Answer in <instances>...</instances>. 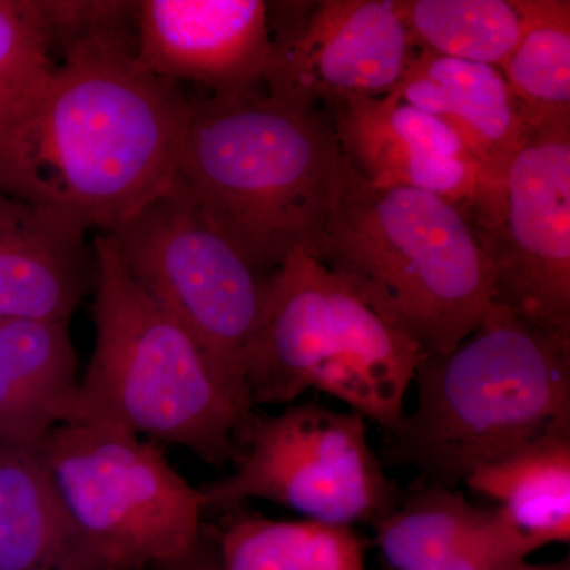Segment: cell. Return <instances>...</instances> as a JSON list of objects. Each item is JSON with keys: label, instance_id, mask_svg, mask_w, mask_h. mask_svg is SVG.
<instances>
[{"label": "cell", "instance_id": "cell-1", "mask_svg": "<svg viewBox=\"0 0 570 570\" xmlns=\"http://www.w3.org/2000/svg\"><path fill=\"white\" fill-rule=\"evenodd\" d=\"M135 2H52L62 61L14 118L0 151V193L111 232L175 178L189 102L142 69Z\"/></svg>", "mask_w": 570, "mask_h": 570}, {"label": "cell", "instance_id": "cell-2", "mask_svg": "<svg viewBox=\"0 0 570 570\" xmlns=\"http://www.w3.org/2000/svg\"><path fill=\"white\" fill-rule=\"evenodd\" d=\"M343 165L332 119L257 88L190 100L174 183L269 276L316 239Z\"/></svg>", "mask_w": 570, "mask_h": 570}, {"label": "cell", "instance_id": "cell-3", "mask_svg": "<svg viewBox=\"0 0 570 570\" xmlns=\"http://www.w3.org/2000/svg\"><path fill=\"white\" fill-rule=\"evenodd\" d=\"M307 254L428 356L455 351L491 305L466 216L436 195L367 183L344 160Z\"/></svg>", "mask_w": 570, "mask_h": 570}, {"label": "cell", "instance_id": "cell-4", "mask_svg": "<svg viewBox=\"0 0 570 570\" xmlns=\"http://www.w3.org/2000/svg\"><path fill=\"white\" fill-rule=\"evenodd\" d=\"M414 382L417 404L382 456L456 490L483 464L570 425V337L491 303L455 351L423 360Z\"/></svg>", "mask_w": 570, "mask_h": 570}, {"label": "cell", "instance_id": "cell-5", "mask_svg": "<svg viewBox=\"0 0 570 570\" xmlns=\"http://www.w3.org/2000/svg\"><path fill=\"white\" fill-rule=\"evenodd\" d=\"M96 343L63 425H102L236 463L254 415L181 325L138 287L111 236L94 239Z\"/></svg>", "mask_w": 570, "mask_h": 570}, {"label": "cell", "instance_id": "cell-6", "mask_svg": "<svg viewBox=\"0 0 570 570\" xmlns=\"http://www.w3.org/2000/svg\"><path fill=\"white\" fill-rule=\"evenodd\" d=\"M78 527L115 570L187 553L204 499L153 441L102 425L52 428L37 449Z\"/></svg>", "mask_w": 570, "mask_h": 570}, {"label": "cell", "instance_id": "cell-7", "mask_svg": "<svg viewBox=\"0 0 570 570\" xmlns=\"http://www.w3.org/2000/svg\"><path fill=\"white\" fill-rule=\"evenodd\" d=\"M104 234L111 236L138 287L181 325L219 376L250 404L243 360L261 321L269 276L255 272L175 183Z\"/></svg>", "mask_w": 570, "mask_h": 570}, {"label": "cell", "instance_id": "cell-8", "mask_svg": "<svg viewBox=\"0 0 570 570\" xmlns=\"http://www.w3.org/2000/svg\"><path fill=\"white\" fill-rule=\"evenodd\" d=\"M239 449L230 475L198 489L205 512L225 513L262 499L306 520L352 528L382 519L401 499L355 412L317 403L291 404L269 417L254 412Z\"/></svg>", "mask_w": 570, "mask_h": 570}, {"label": "cell", "instance_id": "cell-9", "mask_svg": "<svg viewBox=\"0 0 570 570\" xmlns=\"http://www.w3.org/2000/svg\"><path fill=\"white\" fill-rule=\"evenodd\" d=\"M491 269V303L570 337V129L528 135L504 181L463 209Z\"/></svg>", "mask_w": 570, "mask_h": 570}, {"label": "cell", "instance_id": "cell-10", "mask_svg": "<svg viewBox=\"0 0 570 570\" xmlns=\"http://www.w3.org/2000/svg\"><path fill=\"white\" fill-rule=\"evenodd\" d=\"M287 28L273 32L265 91L307 108L387 96L417 48L395 0L294 3Z\"/></svg>", "mask_w": 570, "mask_h": 570}, {"label": "cell", "instance_id": "cell-11", "mask_svg": "<svg viewBox=\"0 0 570 570\" xmlns=\"http://www.w3.org/2000/svg\"><path fill=\"white\" fill-rule=\"evenodd\" d=\"M343 335L335 279L296 247L268 277L261 321L243 360L250 404H294L311 389L343 401Z\"/></svg>", "mask_w": 570, "mask_h": 570}, {"label": "cell", "instance_id": "cell-12", "mask_svg": "<svg viewBox=\"0 0 570 570\" xmlns=\"http://www.w3.org/2000/svg\"><path fill=\"white\" fill-rule=\"evenodd\" d=\"M135 31L137 61L163 80L213 94L264 88L273 36L262 0L135 2Z\"/></svg>", "mask_w": 570, "mask_h": 570}, {"label": "cell", "instance_id": "cell-13", "mask_svg": "<svg viewBox=\"0 0 570 570\" xmlns=\"http://www.w3.org/2000/svg\"><path fill=\"white\" fill-rule=\"evenodd\" d=\"M330 119L344 160L374 186L423 190L460 209L498 186L448 122L389 94L344 100Z\"/></svg>", "mask_w": 570, "mask_h": 570}, {"label": "cell", "instance_id": "cell-14", "mask_svg": "<svg viewBox=\"0 0 570 570\" xmlns=\"http://www.w3.org/2000/svg\"><path fill=\"white\" fill-rule=\"evenodd\" d=\"M80 224L0 193V321L69 324L92 287Z\"/></svg>", "mask_w": 570, "mask_h": 570}, {"label": "cell", "instance_id": "cell-15", "mask_svg": "<svg viewBox=\"0 0 570 570\" xmlns=\"http://www.w3.org/2000/svg\"><path fill=\"white\" fill-rule=\"evenodd\" d=\"M389 96L448 122L493 184L504 181L509 165L528 140L519 108L497 67L417 50Z\"/></svg>", "mask_w": 570, "mask_h": 570}, {"label": "cell", "instance_id": "cell-16", "mask_svg": "<svg viewBox=\"0 0 570 570\" xmlns=\"http://www.w3.org/2000/svg\"><path fill=\"white\" fill-rule=\"evenodd\" d=\"M77 371L69 324L0 321V444L39 449L63 425L80 385Z\"/></svg>", "mask_w": 570, "mask_h": 570}, {"label": "cell", "instance_id": "cell-17", "mask_svg": "<svg viewBox=\"0 0 570 570\" xmlns=\"http://www.w3.org/2000/svg\"><path fill=\"white\" fill-rule=\"evenodd\" d=\"M0 570H115L71 517L37 449L0 444Z\"/></svg>", "mask_w": 570, "mask_h": 570}, {"label": "cell", "instance_id": "cell-18", "mask_svg": "<svg viewBox=\"0 0 570 570\" xmlns=\"http://www.w3.org/2000/svg\"><path fill=\"white\" fill-rule=\"evenodd\" d=\"M540 546L570 540V425L475 469L464 480Z\"/></svg>", "mask_w": 570, "mask_h": 570}, {"label": "cell", "instance_id": "cell-19", "mask_svg": "<svg viewBox=\"0 0 570 570\" xmlns=\"http://www.w3.org/2000/svg\"><path fill=\"white\" fill-rule=\"evenodd\" d=\"M216 531L225 570H366L365 543L351 527L266 519L239 505Z\"/></svg>", "mask_w": 570, "mask_h": 570}, {"label": "cell", "instance_id": "cell-20", "mask_svg": "<svg viewBox=\"0 0 570 570\" xmlns=\"http://www.w3.org/2000/svg\"><path fill=\"white\" fill-rule=\"evenodd\" d=\"M501 73L528 135L570 129L568 0H527L523 36Z\"/></svg>", "mask_w": 570, "mask_h": 570}, {"label": "cell", "instance_id": "cell-21", "mask_svg": "<svg viewBox=\"0 0 570 570\" xmlns=\"http://www.w3.org/2000/svg\"><path fill=\"white\" fill-rule=\"evenodd\" d=\"M417 50L501 70L520 43L527 0H395Z\"/></svg>", "mask_w": 570, "mask_h": 570}, {"label": "cell", "instance_id": "cell-22", "mask_svg": "<svg viewBox=\"0 0 570 570\" xmlns=\"http://www.w3.org/2000/svg\"><path fill=\"white\" fill-rule=\"evenodd\" d=\"M494 508H478L460 491L428 482L374 521L376 543L393 570L438 557L493 519Z\"/></svg>", "mask_w": 570, "mask_h": 570}, {"label": "cell", "instance_id": "cell-23", "mask_svg": "<svg viewBox=\"0 0 570 570\" xmlns=\"http://www.w3.org/2000/svg\"><path fill=\"white\" fill-rule=\"evenodd\" d=\"M51 47L47 2L0 0V99L26 107L47 88Z\"/></svg>", "mask_w": 570, "mask_h": 570}, {"label": "cell", "instance_id": "cell-24", "mask_svg": "<svg viewBox=\"0 0 570 570\" xmlns=\"http://www.w3.org/2000/svg\"><path fill=\"white\" fill-rule=\"evenodd\" d=\"M538 549L542 546L517 530L497 509L493 519L478 532L407 570H509Z\"/></svg>", "mask_w": 570, "mask_h": 570}, {"label": "cell", "instance_id": "cell-25", "mask_svg": "<svg viewBox=\"0 0 570 570\" xmlns=\"http://www.w3.org/2000/svg\"><path fill=\"white\" fill-rule=\"evenodd\" d=\"M141 570H225L214 527L204 524L200 538L187 553Z\"/></svg>", "mask_w": 570, "mask_h": 570}, {"label": "cell", "instance_id": "cell-26", "mask_svg": "<svg viewBox=\"0 0 570 570\" xmlns=\"http://www.w3.org/2000/svg\"><path fill=\"white\" fill-rule=\"evenodd\" d=\"M22 110H24V107L0 99V151H2L7 135H9L11 124H13L14 118H17Z\"/></svg>", "mask_w": 570, "mask_h": 570}, {"label": "cell", "instance_id": "cell-27", "mask_svg": "<svg viewBox=\"0 0 570 570\" xmlns=\"http://www.w3.org/2000/svg\"><path fill=\"white\" fill-rule=\"evenodd\" d=\"M509 570H570V558L566 557L564 560L543 562V564H532V562L523 561Z\"/></svg>", "mask_w": 570, "mask_h": 570}]
</instances>
